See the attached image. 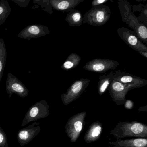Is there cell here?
I'll list each match as a JSON object with an SVG mask.
<instances>
[{"mask_svg": "<svg viewBox=\"0 0 147 147\" xmlns=\"http://www.w3.org/2000/svg\"><path fill=\"white\" fill-rule=\"evenodd\" d=\"M108 0H94L92 2V6L93 7L104 5V4L108 2Z\"/></svg>", "mask_w": 147, "mask_h": 147, "instance_id": "cell-27", "label": "cell"}, {"mask_svg": "<svg viewBox=\"0 0 147 147\" xmlns=\"http://www.w3.org/2000/svg\"><path fill=\"white\" fill-rule=\"evenodd\" d=\"M7 52L5 41L0 38V83L1 82L6 62Z\"/></svg>", "mask_w": 147, "mask_h": 147, "instance_id": "cell-20", "label": "cell"}, {"mask_svg": "<svg viewBox=\"0 0 147 147\" xmlns=\"http://www.w3.org/2000/svg\"><path fill=\"white\" fill-rule=\"evenodd\" d=\"M111 15L109 7L105 5L94 7L84 14L83 24H87L92 26H101L109 20Z\"/></svg>", "mask_w": 147, "mask_h": 147, "instance_id": "cell-3", "label": "cell"}, {"mask_svg": "<svg viewBox=\"0 0 147 147\" xmlns=\"http://www.w3.org/2000/svg\"><path fill=\"white\" fill-rule=\"evenodd\" d=\"M83 1L84 0H51L50 3L54 10L68 13Z\"/></svg>", "mask_w": 147, "mask_h": 147, "instance_id": "cell-15", "label": "cell"}, {"mask_svg": "<svg viewBox=\"0 0 147 147\" xmlns=\"http://www.w3.org/2000/svg\"><path fill=\"white\" fill-rule=\"evenodd\" d=\"M118 5L122 21L133 30L132 31L142 42L147 44V26L138 21L132 12L130 3L125 0H119Z\"/></svg>", "mask_w": 147, "mask_h": 147, "instance_id": "cell-1", "label": "cell"}, {"mask_svg": "<svg viewBox=\"0 0 147 147\" xmlns=\"http://www.w3.org/2000/svg\"><path fill=\"white\" fill-rule=\"evenodd\" d=\"M147 106H142L141 107H139L138 109V111H140L143 112H147Z\"/></svg>", "mask_w": 147, "mask_h": 147, "instance_id": "cell-28", "label": "cell"}, {"mask_svg": "<svg viewBox=\"0 0 147 147\" xmlns=\"http://www.w3.org/2000/svg\"><path fill=\"white\" fill-rule=\"evenodd\" d=\"M113 80L121 82L130 88L131 90L143 87L147 85V80L129 73L122 72L120 70L115 71Z\"/></svg>", "mask_w": 147, "mask_h": 147, "instance_id": "cell-9", "label": "cell"}, {"mask_svg": "<svg viewBox=\"0 0 147 147\" xmlns=\"http://www.w3.org/2000/svg\"><path fill=\"white\" fill-rule=\"evenodd\" d=\"M112 100L118 106L123 105L130 88L121 82L113 80L108 89Z\"/></svg>", "mask_w": 147, "mask_h": 147, "instance_id": "cell-11", "label": "cell"}, {"mask_svg": "<svg viewBox=\"0 0 147 147\" xmlns=\"http://www.w3.org/2000/svg\"><path fill=\"white\" fill-rule=\"evenodd\" d=\"M84 20L80 11L74 9L67 13L65 20L70 26H80L82 25Z\"/></svg>", "mask_w": 147, "mask_h": 147, "instance_id": "cell-18", "label": "cell"}, {"mask_svg": "<svg viewBox=\"0 0 147 147\" xmlns=\"http://www.w3.org/2000/svg\"><path fill=\"white\" fill-rule=\"evenodd\" d=\"M119 64L118 62L114 60L95 58L87 63L83 69L94 73H105L109 70H114Z\"/></svg>", "mask_w": 147, "mask_h": 147, "instance_id": "cell-7", "label": "cell"}, {"mask_svg": "<svg viewBox=\"0 0 147 147\" xmlns=\"http://www.w3.org/2000/svg\"><path fill=\"white\" fill-rule=\"evenodd\" d=\"M6 89L9 98L13 94L21 98H24L28 96L29 91L26 86L16 76L9 73L6 82Z\"/></svg>", "mask_w": 147, "mask_h": 147, "instance_id": "cell-10", "label": "cell"}, {"mask_svg": "<svg viewBox=\"0 0 147 147\" xmlns=\"http://www.w3.org/2000/svg\"><path fill=\"white\" fill-rule=\"evenodd\" d=\"M114 73L111 71L107 74L100 76L98 84V93L102 96L108 90L110 84L113 80Z\"/></svg>", "mask_w": 147, "mask_h": 147, "instance_id": "cell-17", "label": "cell"}, {"mask_svg": "<svg viewBox=\"0 0 147 147\" xmlns=\"http://www.w3.org/2000/svg\"><path fill=\"white\" fill-rule=\"evenodd\" d=\"M50 33L47 26L40 24L32 25L26 26L18 35V37L30 40L32 38L44 36Z\"/></svg>", "mask_w": 147, "mask_h": 147, "instance_id": "cell-12", "label": "cell"}, {"mask_svg": "<svg viewBox=\"0 0 147 147\" xmlns=\"http://www.w3.org/2000/svg\"><path fill=\"white\" fill-rule=\"evenodd\" d=\"M81 60V58L79 55L76 53H72L62 65L61 68L66 71L72 70L79 65Z\"/></svg>", "mask_w": 147, "mask_h": 147, "instance_id": "cell-19", "label": "cell"}, {"mask_svg": "<svg viewBox=\"0 0 147 147\" xmlns=\"http://www.w3.org/2000/svg\"><path fill=\"white\" fill-rule=\"evenodd\" d=\"M123 105L125 109L131 110L134 107V104L132 100L126 99Z\"/></svg>", "mask_w": 147, "mask_h": 147, "instance_id": "cell-26", "label": "cell"}, {"mask_svg": "<svg viewBox=\"0 0 147 147\" xmlns=\"http://www.w3.org/2000/svg\"><path fill=\"white\" fill-rule=\"evenodd\" d=\"M0 147H8V140L5 132L0 126Z\"/></svg>", "mask_w": 147, "mask_h": 147, "instance_id": "cell-24", "label": "cell"}, {"mask_svg": "<svg viewBox=\"0 0 147 147\" xmlns=\"http://www.w3.org/2000/svg\"><path fill=\"white\" fill-rule=\"evenodd\" d=\"M11 11V8L7 0L0 1V26L2 25Z\"/></svg>", "mask_w": 147, "mask_h": 147, "instance_id": "cell-21", "label": "cell"}, {"mask_svg": "<svg viewBox=\"0 0 147 147\" xmlns=\"http://www.w3.org/2000/svg\"><path fill=\"white\" fill-rule=\"evenodd\" d=\"M109 147H147V138H134L130 139H119L109 142Z\"/></svg>", "mask_w": 147, "mask_h": 147, "instance_id": "cell-14", "label": "cell"}, {"mask_svg": "<svg viewBox=\"0 0 147 147\" xmlns=\"http://www.w3.org/2000/svg\"><path fill=\"white\" fill-rule=\"evenodd\" d=\"M118 36L121 39L132 49L138 52L147 51V47L143 43L131 30L125 27H120L117 30Z\"/></svg>", "mask_w": 147, "mask_h": 147, "instance_id": "cell-8", "label": "cell"}, {"mask_svg": "<svg viewBox=\"0 0 147 147\" xmlns=\"http://www.w3.org/2000/svg\"><path fill=\"white\" fill-rule=\"evenodd\" d=\"M133 12L140 11V15L138 17L137 19L139 22L147 26V5L139 4L138 5L133 6Z\"/></svg>", "mask_w": 147, "mask_h": 147, "instance_id": "cell-22", "label": "cell"}, {"mask_svg": "<svg viewBox=\"0 0 147 147\" xmlns=\"http://www.w3.org/2000/svg\"><path fill=\"white\" fill-rule=\"evenodd\" d=\"M13 2L18 5L20 7H26L30 2V0H12Z\"/></svg>", "mask_w": 147, "mask_h": 147, "instance_id": "cell-25", "label": "cell"}, {"mask_svg": "<svg viewBox=\"0 0 147 147\" xmlns=\"http://www.w3.org/2000/svg\"><path fill=\"white\" fill-rule=\"evenodd\" d=\"M138 52L143 56L144 57L146 58H147V51H139Z\"/></svg>", "mask_w": 147, "mask_h": 147, "instance_id": "cell-29", "label": "cell"}, {"mask_svg": "<svg viewBox=\"0 0 147 147\" xmlns=\"http://www.w3.org/2000/svg\"><path fill=\"white\" fill-rule=\"evenodd\" d=\"M103 125L99 121L94 122L89 126L84 137L85 142L92 143L100 138L103 132Z\"/></svg>", "mask_w": 147, "mask_h": 147, "instance_id": "cell-16", "label": "cell"}, {"mask_svg": "<svg viewBox=\"0 0 147 147\" xmlns=\"http://www.w3.org/2000/svg\"><path fill=\"white\" fill-rule=\"evenodd\" d=\"M40 131L41 127L39 123L36 122L20 130L18 133V140L20 146L28 144L39 134Z\"/></svg>", "mask_w": 147, "mask_h": 147, "instance_id": "cell-13", "label": "cell"}, {"mask_svg": "<svg viewBox=\"0 0 147 147\" xmlns=\"http://www.w3.org/2000/svg\"><path fill=\"white\" fill-rule=\"evenodd\" d=\"M86 115V112H80L71 117L66 123L65 131L73 143L76 142L82 131Z\"/></svg>", "mask_w": 147, "mask_h": 147, "instance_id": "cell-4", "label": "cell"}, {"mask_svg": "<svg viewBox=\"0 0 147 147\" xmlns=\"http://www.w3.org/2000/svg\"><path fill=\"white\" fill-rule=\"evenodd\" d=\"M110 134L117 140L126 137L147 138V125L136 121L119 122L110 131Z\"/></svg>", "mask_w": 147, "mask_h": 147, "instance_id": "cell-2", "label": "cell"}, {"mask_svg": "<svg viewBox=\"0 0 147 147\" xmlns=\"http://www.w3.org/2000/svg\"><path fill=\"white\" fill-rule=\"evenodd\" d=\"M90 81V79H80L75 81L66 92L61 95L63 105H68L80 97L88 86Z\"/></svg>", "mask_w": 147, "mask_h": 147, "instance_id": "cell-5", "label": "cell"}, {"mask_svg": "<svg viewBox=\"0 0 147 147\" xmlns=\"http://www.w3.org/2000/svg\"><path fill=\"white\" fill-rule=\"evenodd\" d=\"M50 114L49 106L45 100H42L32 105L26 113L21 124L25 126L32 121L47 117Z\"/></svg>", "mask_w": 147, "mask_h": 147, "instance_id": "cell-6", "label": "cell"}, {"mask_svg": "<svg viewBox=\"0 0 147 147\" xmlns=\"http://www.w3.org/2000/svg\"><path fill=\"white\" fill-rule=\"evenodd\" d=\"M34 2L37 3L38 4L41 5L43 8V10L46 11L48 13L51 14L53 13L52 7L50 3V1L49 0H44V1H36Z\"/></svg>", "mask_w": 147, "mask_h": 147, "instance_id": "cell-23", "label": "cell"}]
</instances>
